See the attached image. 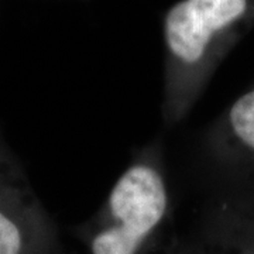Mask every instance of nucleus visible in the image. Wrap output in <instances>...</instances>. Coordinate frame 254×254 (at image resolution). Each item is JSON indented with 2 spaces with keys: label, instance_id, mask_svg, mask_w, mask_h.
Returning a JSON list of instances; mask_svg holds the SVG:
<instances>
[{
  "label": "nucleus",
  "instance_id": "f257e3e1",
  "mask_svg": "<svg viewBox=\"0 0 254 254\" xmlns=\"http://www.w3.org/2000/svg\"><path fill=\"white\" fill-rule=\"evenodd\" d=\"M78 237L86 254H175L180 236L158 147L133 158Z\"/></svg>",
  "mask_w": 254,
  "mask_h": 254
},
{
  "label": "nucleus",
  "instance_id": "f03ea898",
  "mask_svg": "<svg viewBox=\"0 0 254 254\" xmlns=\"http://www.w3.org/2000/svg\"><path fill=\"white\" fill-rule=\"evenodd\" d=\"M250 0H181L164 18L168 54L163 118L170 127L190 115L209 82L222 41L252 13Z\"/></svg>",
  "mask_w": 254,
  "mask_h": 254
},
{
  "label": "nucleus",
  "instance_id": "7ed1b4c3",
  "mask_svg": "<svg viewBox=\"0 0 254 254\" xmlns=\"http://www.w3.org/2000/svg\"><path fill=\"white\" fill-rule=\"evenodd\" d=\"M210 155L226 177V190L254 193V86L220 115L208 137Z\"/></svg>",
  "mask_w": 254,
  "mask_h": 254
},
{
  "label": "nucleus",
  "instance_id": "20e7f679",
  "mask_svg": "<svg viewBox=\"0 0 254 254\" xmlns=\"http://www.w3.org/2000/svg\"><path fill=\"white\" fill-rule=\"evenodd\" d=\"M175 254H254V193L223 190L203 230L180 239Z\"/></svg>",
  "mask_w": 254,
  "mask_h": 254
},
{
  "label": "nucleus",
  "instance_id": "39448f33",
  "mask_svg": "<svg viewBox=\"0 0 254 254\" xmlns=\"http://www.w3.org/2000/svg\"><path fill=\"white\" fill-rule=\"evenodd\" d=\"M46 222L23 173L0 153V254H26L33 233L46 230Z\"/></svg>",
  "mask_w": 254,
  "mask_h": 254
}]
</instances>
